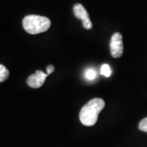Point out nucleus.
I'll return each mask as SVG.
<instances>
[{
	"label": "nucleus",
	"mask_w": 147,
	"mask_h": 147,
	"mask_svg": "<svg viewBox=\"0 0 147 147\" xmlns=\"http://www.w3.org/2000/svg\"><path fill=\"white\" fill-rule=\"evenodd\" d=\"M105 103L100 98H94L84 105L79 112V119L84 126H93L96 123L100 112L104 109Z\"/></svg>",
	"instance_id": "nucleus-1"
},
{
	"label": "nucleus",
	"mask_w": 147,
	"mask_h": 147,
	"mask_svg": "<svg viewBox=\"0 0 147 147\" xmlns=\"http://www.w3.org/2000/svg\"><path fill=\"white\" fill-rule=\"evenodd\" d=\"M22 25L28 34H38L47 31L51 26V21L45 16L29 15L23 19Z\"/></svg>",
	"instance_id": "nucleus-2"
},
{
	"label": "nucleus",
	"mask_w": 147,
	"mask_h": 147,
	"mask_svg": "<svg viewBox=\"0 0 147 147\" xmlns=\"http://www.w3.org/2000/svg\"><path fill=\"white\" fill-rule=\"evenodd\" d=\"M110 53L114 58L120 57L123 53V36L120 33H115L110 38Z\"/></svg>",
	"instance_id": "nucleus-3"
},
{
	"label": "nucleus",
	"mask_w": 147,
	"mask_h": 147,
	"mask_svg": "<svg viewBox=\"0 0 147 147\" xmlns=\"http://www.w3.org/2000/svg\"><path fill=\"white\" fill-rule=\"evenodd\" d=\"M73 11L75 17L82 21L84 29L91 30L92 28V23L90 20L89 15L84 6L80 3H77L74 6Z\"/></svg>",
	"instance_id": "nucleus-4"
},
{
	"label": "nucleus",
	"mask_w": 147,
	"mask_h": 147,
	"mask_svg": "<svg viewBox=\"0 0 147 147\" xmlns=\"http://www.w3.org/2000/svg\"><path fill=\"white\" fill-rule=\"evenodd\" d=\"M47 76V74L43 73L41 70H36L35 74L28 77L26 83L28 86L32 88H38L43 85Z\"/></svg>",
	"instance_id": "nucleus-5"
},
{
	"label": "nucleus",
	"mask_w": 147,
	"mask_h": 147,
	"mask_svg": "<svg viewBox=\"0 0 147 147\" xmlns=\"http://www.w3.org/2000/svg\"><path fill=\"white\" fill-rule=\"evenodd\" d=\"M9 77V70L3 65L0 64V83L4 82Z\"/></svg>",
	"instance_id": "nucleus-6"
},
{
	"label": "nucleus",
	"mask_w": 147,
	"mask_h": 147,
	"mask_svg": "<svg viewBox=\"0 0 147 147\" xmlns=\"http://www.w3.org/2000/svg\"><path fill=\"white\" fill-rule=\"evenodd\" d=\"M100 74L105 77H110L111 75V69H110V65L107 64L102 65V66L100 68Z\"/></svg>",
	"instance_id": "nucleus-7"
},
{
	"label": "nucleus",
	"mask_w": 147,
	"mask_h": 147,
	"mask_svg": "<svg viewBox=\"0 0 147 147\" xmlns=\"http://www.w3.org/2000/svg\"><path fill=\"white\" fill-rule=\"evenodd\" d=\"M85 77L88 80H93L96 79V74L93 69L88 68L86 69V72H85Z\"/></svg>",
	"instance_id": "nucleus-8"
},
{
	"label": "nucleus",
	"mask_w": 147,
	"mask_h": 147,
	"mask_svg": "<svg viewBox=\"0 0 147 147\" xmlns=\"http://www.w3.org/2000/svg\"><path fill=\"white\" fill-rule=\"evenodd\" d=\"M138 127L141 131L147 132V117L141 120V122L139 123Z\"/></svg>",
	"instance_id": "nucleus-9"
},
{
	"label": "nucleus",
	"mask_w": 147,
	"mask_h": 147,
	"mask_svg": "<svg viewBox=\"0 0 147 147\" xmlns=\"http://www.w3.org/2000/svg\"><path fill=\"white\" fill-rule=\"evenodd\" d=\"M55 70V68L53 66V65H49L48 66H47V74L49 75L50 74H52Z\"/></svg>",
	"instance_id": "nucleus-10"
}]
</instances>
